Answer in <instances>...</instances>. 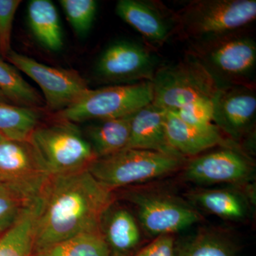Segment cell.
<instances>
[{
    "instance_id": "6da1fadb",
    "label": "cell",
    "mask_w": 256,
    "mask_h": 256,
    "mask_svg": "<svg viewBox=\"0 0 256 256\" xmlns=\"http://www.w3.org/2000/svg\"><path fill=\"white\" fill-rule=\"evenodd\" d=\"M112 203V190L87 169L52 174L38 198L34 252L100 230L102 217Z\"/></svg>"
},
{
    "instance_id": "7a4b0ae2",
    "label": "cell",
    "mask_w": 256,
    "mask_h": 256,
    "mask_svg": "<svg viewBox=\"0 0 256 256\" xmlns=\"http://www.w3.org/2000/svg\"><path fill=\"white\" fill-rule=\"evenodd\" d=\"M174 15V34L195 43L244 30L256 20V1L193 0Z\"/></svg>"
},
{
    "instance_id": "3957f363",
    "label": "cell",
    "mask_w": 256,
    "mask_h": 256,
    "mask_svg": "<svg viewBox=\"0 0 256 256\" xmlns=\"http://www.w3.org/2000/svg\"><path fill=\"white\" fill-rule=\"evenodd\" d=\"M186 54L196 58L220 86H252L256 43L244 30L188 44Z\"/></svg>"
},
{
    "instance_id": "277c9868",
    "label": "cell",
    "mask_w": 256,
    "mask_h": 256,
    "mask_svg": "<svg viewBox=\"0 0 256 256\" xmlns=\"http://www.w3.org/2000/svg\"><path fill=\"white\" fill-rule=\"evenodd\" d=\"M151 82L152 104L168 111L178 110L202 99L213 100L222 86L188 54L178 63L158 67Z\"/></svg>"
},
{
    "instance_id": "5b68a950",
    "label": "cell",
    "mask_w": 256,
    "mask_h": 256,
    "mask_svg": "<svg viewBox=\"0 0 256 256\" xmlns=\"http://www.w3.org/2000/svg\"><path fill=\"white\" fill-rule=\"evenodd\" d=\"M185 162L183 156L126 148L96 158L87 170L102 185L114 190L171 174Z\"/></svg>"
},
{
    "instance_id": "8992f818",
    "label": "cell",
    "mask_w": 256,
    "mask_h": 256,
    "mask_svg": "<svg viewBox=\"0 0 256 256\" xmlns=\"http://www.w3.org/2000/svg\"><path fill=\"white\" fill-rule=\"evenodd\" d=\"M28 141L52 175L87 169L96 159L90 143L79 128L63 120L54 124H38Z\"/></svg>"
},
{
    "instance_id": "52a82bcc",
    "label": "cell",
    "mask_w": 256,
    "mask_h": 256,
    "mask_svg": "<svg viewBox=\"0 0 256 256\" xmlns=\"http://www.w3.org/2000/svg\"><path fill=\"white\" fill-rule=\"evenodd\" d=\"M153 100L151 82L90 89L82 99L57 112L60 120L73 122L102 120L130 116Z\"/></svg>"
},
{
    "instance_id": "ba28073f",
    "label": "cell",
    "mask_w": 256,
    "mask_h": 256,
    "mask_svg": "<svg viewBox=\"0 0 256 256\" xmlns=\"http://www.w3.org/2000/svg\"><path fill=\"white\" fill-rule=\"evenodd\" d=\"M50 176L28 140L5 139L0 142V184L32 203L38 200Z\"/></svg>"
},
{
    "instance_id": "9c48e42d",
    "label": "cell",
    "mask_w": 256,
    "mask_h": 256,
    "mask_svg": "<svg viewBox=\"0 0 256 256\" xmlns=\"http://www.w3.org/2000/svg\"><path fill=\"white\" fill-rule=\"evenodd\" d=\"M5 58L40 87L46 108L52 112L57 114L65 110L90 89L86 80L76 70L50 66L12 50Z\"/></svg>"
},
{
    "instance_id": "30bf717a",
    "label": "cell",
    "mask_w": 256,
    "mask_h": 256,
    "mask_svg": "<svg viewBox=\"0 0 256 256\" xmlns=\"http://www.w3.org/2000/svg\"><path fill=\"white\" fill-rule=\"evenodd\" d=\"M156 57L151 50L129 41L112 43L98 60L96 74L102 82L130 84L151 82L156 74Z\"/></svg>"
},
{
    "instance_id": "8fae6325",
    "label": "cell",
    "mask_w": 256,
    "mask_h": 256,
    "mask_svg": "<svg viewBox=\"0 0 256 256\" xmlns=\"http://www.w3.org/2000/svg\"><path fill=\"white\" fill-rule=\"evenodd\" d=\"M212 106L214 124L232 137H242L255 124L256 94L252 86H222Z\"/></svg>"
},
{
    "instance_id": "7c38bea8",
    "label": "cell",
    "mask_w": 256,
    "mask_h": 256,
    "mask_svg": "<svg viewBox=\"0 0 256 256\" xmlns=\"http://www.w3.org/2000/svg\"><path fill=\"white\" fill-rule=\"evenodd\" d=\"M129 197L137 207L141 224L152 235H172L200 220L196 210L172 198L142 194Z\"/></svg>"
},
{
    "instance_id": "4fadbf2b",
    "label": "cell",
    "mask_w": 256,
    "mask_h": 256,
    "mask_svg": "<svg viewBox=\"0 0 256 256\" xmlns=\"http://www.w3.org/2000/svg\"><path fill=\"white\" fill-rule=\"evenodd\" d=\"M252 172L246 156L226 148L194 158L186 164L185 178L200 184L236 183L246 181Z\"/></svg>"
},
{
    "instance_id": "5bb4252c",
    "label": "cell",
    "mask_w": 256,
    "mask_h": 256,
    "mask_svg": "<svg viewBox=\"0 0 256 256\" xmlns=\"http://www.w3.org/2000/svg\"><path fill=\"white\" fill-rule=\"evenodd\" d=\"M116 13L151 44L162 45L174 34V13L156 2L119 0Z\"/></svg>"
},
{
    "instance_id": "9a60e30c",
    "label": "cell",
    "mask_w": 256,
    "mask_h": 256,
    "mask_svg": "<svg viewBox=\"0 0 256 256\" xmlns=\"http://www.w3.org/2000/svg\"><path fill=\"white\" fill-rule=\"evenodd\" d=\"M168 110L151 102L132 114L127 148L180 156L168 143L165 131ZM184 158V156H183Z\"/></svg>"
},
{
    "instance_id": "2e32d148",
    "label": "cell",
    "mask_w": 256,
    "mask_h": 256,
    "mask_svg": "<svg viewBox=\"0 0 256 256\" xmlns=\"http://www.w3.org/2000/svg\"><path fill=\"white\" fill-rule=\"evenodd\" d=\"M165 131L172 149L184 158L198 156L216 146L226 144L216 126L200 128L190 126L173 111L166 112Z\"/></svg>"
},
{
    "instance_id": "e0dca14e",
    "label": "cell",
    "mask_w": 256,
    "mask_h": 256,
    "mask_svg": "<svg viewBox=\"0 0 256 256\" xmlns=\"http://www.w3.org/2000/svg\"><path fill=\"white\" fill-rule=\"evenodd\" d=\"M110 252L122 256L132 252L140 242L139 227L132 214L124 208L112 206L106 212L100 225Z\"/></svg>"
},
{
    "instance_id": "ac0fdd59",
    "label": "cell",
    "mask_w": 256,
    "mask_h": 256,
    "mask_svg": "<svg viewBox=\"0 0 256 256\" xmlns=\"http://www.w3.org/2000/svg\"><path fill=\"white\" fill-rule=\"evenodd\" d=\"M28 25L32 33L42 46L58 52L64 45L60 16L50 0H31L28 6Z\"/></svg>"
},
{
    "instance_id": "d6986e66",
    "label": "cell",
    "mask_w": 256,
    "mask_h": 256,
    "mask_svg": "<svg viewBox=\"0 0 256 256\" xmlns=\"http://www.w3.org/2000/svg\"><path fill=\"white\" fill-rule=\"evenodd\" d=\"M132 114L99 120L88 128L86 138L96 158L110 156L127 148Z\"/></svg>"
},
{
    "instance_id": "ffe728a7",
    "label": "cell",
    "mask_w": 256,
    "mask_h": 256,
    "mask_svg": "<svg viewBox=\"0 0 256 256\" xmlns=\"http://www.w3.org/2000/svg\"><path fill=\"white\" fill-rule=\"evenodd\" d=\"M38 202L28 205L18 222L0 237V256H32Z\"/></svg>"
},
{
    "instance_id": "44dd1931",
    "label": "cell",
    "mask_w": 256,
    "mask_h": 256,
    "mask_svg": "<svg viewBox=\"0 0 256 256\" xmlns=\"http://www.w3.org/2000/svg\"><path fill=\"white\" fill-rule=\"evenodd\" d=\"M110 252L100 229L80 234L34 250L32 256H110Z\"/></svg>"
},
{
    "instance_id": "7402d4cb",
    "label": "cell",
    "mask_w": 256,
    "mask_h": 256,
    "mask_svg": "<svg viewBox=\"0 0 256 256\" xmlns=\"http://www.w3.org/2000/svg\"><path fill=\"white\" fill-rule=\"evenodd\" d=\"M40 119V112L34 108L0 102V134L6 139L28 140Z\"/></svg>"
},
{
    "instance_id": "603a6c76",
    "label": "cell",
    "mask_w": 256,
    "mask_h": 256,
    "mask_svg": "<svg viewBox=\"0 0 256 256\" xmlns=\"http://www.w3.org/2000/svg\"><path fill=\"white\" fill-rule=\"evenodd\" d=\"M0 92L9 101L24 107L41 105L38 92L22 78L18 70L0 58Z\"/></svg>"
},
{
    "instance_id": "cb8c5ba5",
    "label": "cell",
    "mask_w": 256,
    "mask_h": 256,
    "mask_svg": "<svg viewBox=\"0 0 256 256\" xmlns=\"http://www.w3.org/2000/svg\"><path fill=\"white\" fill-rule=\"evenodd\" d=\"M198 205L213 214L230 220H242L246 215V206L242 198L226 190H206L194 195Z\"/></svg>"
},
{
    "instance_id": "d4e9b609",
    "label": "cell",
    "mask_w": 256,
    "mask_h": 256,
    "mask_svg": "<svg viewBox=\"0 0 256 256\" xmlns=\"http://www.w3.org/2000/svg\"><path fill=\"white\" fill-rule=\"evenodd\" d=\"M176 256H236L226 238L212 233L202 234L186 244Z\"/></svg>"
},
{
    "instance_id": "484cf974",
    "label": "cell",
    "mask_w": 256,
    "mask_h": 256,
    "mask_svg": "<svg viewBox=\"0 0 256 256\" xmlns=\"http://www.w3.org/2000/svg\"><path fill=\"white\" fill-rule=\"evenodd\" d=\"M60 3L74 32L80 36L90 31L97 12L95 0H60Z\"/></svg>"
},
{
    "instance_id": "4316f807",
    "label": "cell",
    "mask_w": 256,
    "mask_h": 256,
    "mask_svg": "<svg viewBox=\"0 0 256 256\" xmlns=\"http://www.w3.org/2000/svg\"><path fill=\"white\" fill-rule=\"evenodd\" d=\"M31 204L0 184V237L14 225L25 208Z\"/></svg>"
},
{
    "instance_id": "83f0119b",
    "label": "cell",
    "mask_w": 256,
    "mask_h": 256,
    "mask_svg": "<svg viewBox=\"0 0 256 256\" xmlns=\"http://www.w3.org/2000/svg\"><path fill=\"white\" fill-rule=\"evenodd\" d=\"M180 118L190 126L200 128L214 127L212 100L202 99L173 111Z\"/></svg>"
},
{
    "instance_id": "f1b7e54d",
    "label": "cell",
    "mask_w": 256,
    "mask_h": 256,
    "mask_svg": "<svg viewBox=\"0 0 256 256\" xmlns=\"http://www.w3.org/2000/svg\"><path fill=\"white\" fill-rule=\"evenodd\" d=\"M20 0H0V54L6 57L12 50L13 22Z\"/></svg>"
},
{
    "instance_id": "f546056e",
    "label": "cell",
    "mask_w": 256,
    "mask_h": 256,
    "mask_svg": "<svg viewBox=\"0 0 256 256\" xmlns=\"http://www.w3.org/2000/svg\"><path fill=\"white\" fill-rule=\"evenodd\" d=\"M134 256H176L174 238L172 235L160 236Z\"/></svg>"
},
{
    "instance_id": "4dcf8cb0",
    "label": "cell",
    "mask_w": 256,
    "mask_h": 256,
    "mask_svg": "<svg viewBox=\"0 0 256 256\" xmlns=\"http://www.w3.org/2000/svg\"><path fill=\"white\" fill-rule=\"evenodd\" d=\"M0 102H10L9 100H8L6 97L4 96V94H2L1 92H0Z\"/></svg>"
},
{
    "instance_id": "1f68e13d",
    "label": "cell",
    "mask_w": 256,
    "mask_h": 256,
    "mask_svg": "<svg viewBox=\"0 0 256 256\" xmlns=\"http://www.w3.org/2000/svg\"><path fill=\"white\" fill-rule=\"evenodd\" d=\"M5 139H6V138H5L2 134H0V142H1L2 141L4 140Z\"/></svg>"
}]
</instances>
